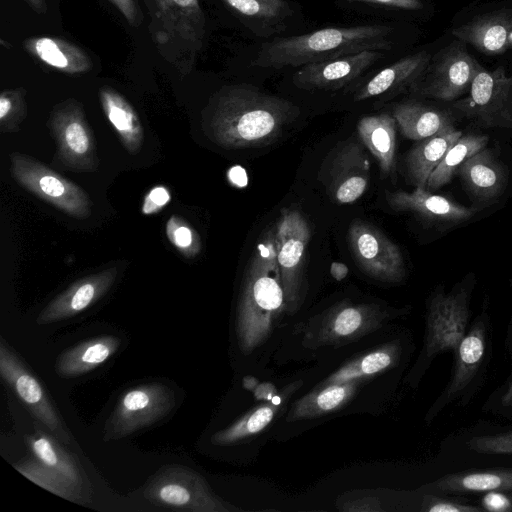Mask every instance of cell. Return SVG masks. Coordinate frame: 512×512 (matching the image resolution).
Segmentation results:
<instances>
[{"instance_id": "obj_1", "label": "cell", "mask_w": 512, "mask_h": 512, "mask_svg": "<svg viewBox=\"0 0 512 512\" xmlns=\"http://www.w3.org/2000/svg\"><path fill=\"white\" fill-rule=\"evenodd\" d=\"M299 114L292 102L240 84L221 88L204 113L209 137L229 149L266 146L275 142Z\"/></svg>"}, {"instance_id": "obj_2", "label": "cell", "mask_w": 512, "mask_h": 512, "mask_svg": "<svg viewBox=\"0 0 512 512\" xmlns=\"http://www.w3.org/2000/svg\"><path fill=\"white\" fill-rule=\"evenodd\" d=\"M393 28L371 24L330 27L311 33L279 37L262 44L251 65L259 68L302 67L365 50L393 47Z\"/></svg>"}, {"instance_id": "obj_3", "label": "cell", "mask_w": 512, "mask_h": 512, "mask_svg": "<svg viewBox=\"0 0 512 512\" xmlns=\"http://www.w3.org/2000/svg\"><path fill=\"white\" fill-rule=\"evenodd\" d=\"M285 311V297L277 262L275 230H268L256 246L241 287L236 334L240 349L249 353L270 334Z\"/></svg>"}, {"instance_id": "obj_4", "label": "cell", "mask_w": 512, "mask_h": 512, "mask_svg": "<svg viewBox=\"0 0 512 512\" xmlns=\"http://www.w3.org/2000/svg\"><path fill=\"white\" fill-rule=\"evenodd\" d=\"M148 30L159 54L181 75L195 66L206 34L199 0H143Z\"/></svg>"}, {"instance_id": "obj_5", "label": "cell", "mask_w": 512, "mask_h": 512, "mask_svg": "<svg viewBox=\"0 0 512 512\" xmlns=\"http://www.w3.org/2000/svg\"><path fill=\"white\" fill-rule=\"evenodd\" d=\"M10 162L14 179L36 197L74 218L90 216L92 202L81 187L26 154L11 153Z\"/></svg>"}, {"instance_id": "obj_6", "label": "cell", "mask_w": 512, "mask_h": 512, "mask_svg": "<svg viewBox=\"0 0 512 512\" xmlns=\"http://www.w3.org/2000/svg\"><path fill=\"white\" fill-rule=\"evenodd\" d=\"M147 498L156 505L193 512L238 510L227 505L196 471L179 465L162 467L149 481Z\"/></svg>"}, {"instance_id": "obj_7", "label": "cell", "mask_w": 512, "mask_h": 512, "mask_svg": "<svg viewBox=\"0 0 512 512\" xmlns=\"http://www.w3.org/2000/svg\"><path fill=\"white\" fill-rule=\"evenodd\" d=\"M172 388L161 382L144 383L126 390L106 421L104 441L125 438L151 426L167 416L175 407Z\"/></svg>"}, {"instance_id": "obj_8", "label": "cell", "mask_w": 512, "mask_h": 512, "mask_svg": "<svg viewBox=\"0 0 512 512\" xmlns=\"http://www.w3.org/2000/svg\"><path fill=\"white\" fill-rule=\"evenodd\" d=\"M274 230L285 311L291 314L301 306L304 298V265L311 229L299 210L285 208L281 211Z\"/></svg>"}, {"instance_id": "obj_9", "label": "cell", "mask_w": 512, "mask_h": 512, "mask_svg": "<svg viewBox=\"0 0 512 512\" xmlns=\"http://www.w3.org/2000/svg\"><path fill=\"white\" fill-rule=\"evenodd\" d=\"M469 315V291L465 286H457L447 294L438 292L432 297L419 357L423 367H427L440 353L455 351L466 334Z\"/></svg>"}, {"instance_id": "obj_10", "label": "cell", "mask_w": 512, "mask_h": 512, "mask_svg": "<svg viewBox=\"0 0 512 512\" xmlns=\"http://www.w3.org/2000/svg\"><path fill=\"white\" fill-rule=\"evenodd\" d=\"M468 92L452 106L458 113L480 126L512 127V77L503 67H482Z\"/></svg>"}, {"instance_id": "obj_11", "label": "cell", "mask_w": 512, "mask_h": 512, "mask_svg": "<svg viewBox=\"0 0 512 512\" xmlns=\"http://www.w3.org/2000/svg\"><path fill=\"white\" fill-rule=\"evenodd\" d=\"M481 68L459 40L431 56L425 71L411 88L426 97L453 101L469 91Z\"/></svg>"}, {"instance_id": "obj_12", "label": "cell", "mask_w": 512, "mask_h": 512, "mask_svg": "<svg viewBox=\"0 0 512 512\" xmlns=\"http://www.w3.org/2000/svg\"><path fill=\"white\" fill-rule=\"evenodd\" d=\"M388 312L376 304L339 303L305 328L306 346L342 345L377 329Z\"/></svg>"}, {"instance_id": "obj_13", "label": "cell", "mask_w": 512, "mask_h": 512, "mask_svg": "<svg viewBox=\"0 0 512 512\" xmlns=\"http://www.w3.org/2000/svg\"><path fill=\"white\" fill-rule=\"evenodd\" d=\"M48 124L63 166L76 171H93L97 168L99 161L95 139L78 101L68 99L56 105Z\"/></svg>"}, {"instance_id": "obj_14", "label": "cell", "mask_w": 512, "mask_h": 512, "mask_svg": "<svg viewBox=\"0 0 512 512\" xmlns=\"http://www.w3.org/2000/svg\"><path fill=\"white\" fill-rule=\"evenodd\" d=\"M348 239L355 262L367 275L393 283L405 277L401 250L376 226L355 219L349 226Z\"/></svg>"}, {"instance_id": "obj_15", "label": "cell", "mask_w": 512, "mask_h": 512, "mask_svg": "<svg viewBox=\"0 0 512 512\" xmlns=\"http://www.w3.org/2000/svg\"><path fill=\"white\" fill-rule=\"evenodd\" d=\"M0 375L26 408L60 441L69 436L39 380L29 371L5 340L0 339Z\"/></svg>"}, {"instance_id": "obj_16", "label": "cell", "mask_w": 512, "mask_h": 512, "mask_svg": "<svg viewBox=\"0 0 512 512\" xmlns=\"http://www.w3.org/2000/svg\"><path fill=\"white\" fill-rule=\"evenodd\" d=\"M370 163L362 145L353 139L339 143L325 163L323 182L338 204H351L366 191Z\"/></svg>"}, {"instance_id": "obj_17", "label": "cell", "mask_w": 512, "mask_h": 512, "mask_svg": "<svg viewBox=\"0 0 512 512\" xmlns=\"http://www.w3.org/2000/svg\"><path fill=\"white\" fill-rule=\"evenodd\" d=\"M487 328L485 321L477 319L455 349L452 377L442 394L432 405L427 420H432L468 387L485 359Z\"/></svg>"}, {"instance_id": "obj_18", "label": "cell", "mask_w": 512, "mask_h": 512, "mask_svg": "<svg viewBox=\"0 0 512 512\" xmlns=\"http://www.w3.org/2000/svg\"><path fill=\"white\" fill-rule=\"evenodd\" d=\"M384 56L376 50L311 63L302 66L293 76V83L305 90H328L340 88L359 77Z\"/></svg>"}, {"instance_id": "obj_19", "label": "cell", "mask_w": 512, "mask_h": 512, "mask_svg": "<svg viewBox=\"0 0 512 512\" xmlns=\"http://www.w3.org/2000/svg\"><path fill=\"white\" fill-rule=\"evenodd\" d=\"M116 277L117 269L111 267L76 280L42 309L36 323L46 325L81 313L108 292Z\"/></svg>"}, {"instance_id": "obj_20", "label": "cell", "mask_w": 512, "mask_h": 512, "mask_svg": "<svg viewBox=\"0 0 512 512\" xmlns=\"http://www.w3.org/2000/svg\"><path fill=\"white\" fill-rule=\"evenodd\" d=\"M388 206L397 212H411L422 218L437 222H461L471 218L477 208L466 207L441 195H436L426 188L413 192H386Z\"/></svg>"}, {"instance_id": "obj_21", "label": "cell", "mask_w": 512, "mask_h": 512, "mask_svg": "<svg viewBox=\"0 0 512 512\" xmlns=\"http://www.w3.org/2000/svg\"><path fill=\"white\" fill-rule=\"evenodd\" d=\"M452 34L482 52L501 53L512 40V11L482 15L454 28Z\"/></svg>"}, {"instance_id": "obj_22", "label": "cell", "mask_w": 512, "mask_h": 512, "mask_svg": "<svg viewBox=\"0 0 512 512\" xmlns=\"http://www.w3.org/2000/svg\"><path fill=\"white\" fill-rule=\"evenodd\" d=\"M23 48L32 57L66 74H83L93 68L90 56L78 45L50 36L30 37Z\"/></svg>"}, {"instance_id": "obj_23", "label": "cell", "mask_w": 512, "mask_h": 512, "mask_svg": "<svg viewBox=\"0 0 512 512\" xmlns=\"http://www.w3.org/2000/svg\"><path fill=\"white\" fill-rule=\"evenodd\" d=\"M457 172L469 193L482 201L498 197L506 187V172L487 148L466 159Z\"/></svg>"}, {"instance_id": "obj_24", "label": "cell", "mask_w": 512, "mask_h": 512, "mask_svg": "<svg viewBox=\"0 0 512 512\" xmlns=\"http://www.w3.org/2000/svg\"><path fill=\"white\" fill-rule=\"evenodd\" d=\"M121 345L114 335H102L78 343L56 359L55 372L62 378H74L95 370L112 357Z\"/></svg>"}, {"instance_id": "obj_25", "label": "cell", "mask_w": 512, "mask_h": 512, "mask_svg": "<svg viewBox=\"0 0 512 512\" xmlns=\"http://www.w3.org/2000/svg\"><path fill=\"white\" fill-rule=\"evenodd\" d=\"M430 59L427 51L401 58L374 75L356 92L354 99L362 101L412 86L421 77Z\"/></svg>"}, {"instance_id": "obj_26", "label": "cell", "mask_w": 512, "mask_h": 512, "mask_svg": "<svg viewBox=\"0 0 512 512\" xmlns=\"http://www.w3.org/2000/svg\"><path fill=\"white\" fill-rule=\"evenodd\" d=\"M462 135L453 125L422 139L407 154L406 167L415 187L426 188L429 176Z\"/></svg>"}, {"instance_id": "obj_27", "label": "cell", "mask_w": 512, "mask_h": 512, "mask_svg": "<svg viewBox=\"0 0 512 512\" xmlns=\"http://www.w3.org/2000/svg\"><path fill=\"white\" fill-rule=\"evenodd\" d=\"M102 109L118 134L121 143L130 154L141 150L144 130L133 106L115 89L102 86L99 89Z\"/></svg>"}, {"instance_id": "obj_28", "label": "cell", "mask_w": 512, "mask_h": 512, "mask_svg": "<svg viewBox=\"0 0 512 512\" xmlns=\"http://www.w3.org/2000/svg\"><path fill=\"white\" fill-rule=\"evenodd\" d=\"M396 124L393 115L381 113L365 116L357 125L361 142L376 158L381 171L387 175L395 168Z\"/></svg>"}, {"instance_id": "obj_29", "label": "cell", "mask_w": 512, "mask_h": 512, "mask_svg": "<svg viewBox=\"0 0 512 512\" xmlns=\"http://www.w3.org/2000/svg\"><path fill=\"white\" fill-rule=\"evenodd\" d=\"M426 489L443 493H472L512 491V469L464 471L448 474L425 486Z\"/></svg>"}, {"instance_id": "obj_30", "label": "cell", "mask_w": 512, "mask_h": 512, "mask_svg": "<svg viewBox=\"0 0 512 512\" xmlns=\"http://www.w3.org/2000/svg\"><path fill=\"white\" fill-rule=\"evenodd\" d=\"M392 115L401 133L411 140L420 141L452 126L450 115L418 102H404L394 106Z\"/></svg>"}, {"instance_id": "obj_31", "label": "cell", "mask_w": 512, "mask_h": 512, "mask_svg": "<svg viewBox=\"0 0 512 512\" xmlns=\"http://www.w3.org/2000/svg\"><path fill=\"white\" fill-rule=\"evenodd\" d=\"M252 30L270 35L292 14L286 0H221Z\"/></svg>"}, {"instance_id": "obj_32", "label": "cell", "mask_w": 512, "mask_h": 512, "mask_svg": "<svg viewBox=\"0 0 512 512\" xmlns=\"http://www.w3.org/2000/svg\"><path fill=\"white\" fill-rule=\"evenodd\" d=\"M358 384L359 379L324 384L317 391L299 399L289 412L288 420L318 417L340 408L353 396Z\"/></svg>"}, {"instance_id": "obj_33", "label": "cell", "mask_w": 512, "mask_h": 512, "mask_svg": "<svg viewBox=\"0 0 512 512\" xmlns=\"http://www.w3.org/2000/svg\"><path fill=\"white\" fill-rule=\"evenodd\" d=\"M27 443L32 454L41 464L62 475L82 490L84 480L79 466L54 439L42 432H37L28 437Z\"/></svg>"}, {"instance_id": "obj_34", "label": "cell", "mask_w": 512, "mask_h": 512, "mask_svg": "<svg viewBox=\"0 0 512 512\" xmlns=\"http://www.w3.org/2000/svg\"><path fill=\"white\" fill-rule=\"evenodd\" d=\"M487 143L488 137L485 135L462 134L429 176L426 189L431 192L447 184L459 166L466 159L484 149Z\"/></svg>"}, {"instance_id": "obj_35", "label": "cell", "mask_w": 512, "mask_h": 512, "mask_svg": "<svg viewBox=\"0 0 512 512\" xmlns=\"http://www.w3.org/2000/svg\"><path fill=\"white\" fill-rule=\"evenodd\" d=\"M398 355L395 345L371 352L357 360L349 362L337 370L324 382L325 384L342 383L364 376L379 373L394 365Z\"/></svg>"}, {"instance_id": "obj_36", "label": "cell", "mask_w": 512, "mask_h": 512, "mask_svg": "<svg viewBox=\"0 0 512 512\" xmlns=\"http://www.w3.org/2000/svg\"><path fill=\"white\" fill-rule=\"evenodd\" d=\"M14 467L32 482L62 498L77 502L82 496L81 489L37 459L19 462Z\"/></svg>"}, {"instance_id": "obj_37", "label": "cell", "mask_w": 512, "mask_h": 512, "mask_svg": "<svg viewBox=\"0 0 512 512\" xmlns=\"http://www.w3.org/2000/svg\"><path fill=\"white\" fill-rule=\"evenodd\" d=\"M276 404L262 405L211 437L215 445H229L262 431L273 419Z\"/></svg>"}, {"instance_id": "obj_38", "label": "cell", "mask_w": 512, "mask_h": 512, "mask_svg": "<svg viewBox=\"0 0 512 512\" xmlns=\"http://www.w3.org/2000/svg\"><path fill=\"white\" fill-rule=\"evenodd\" d=\"M166 234L172 245L187 258L195 257L201 250V240L198 233L177 215H172L168 219Z\"/></svg>"}, {"instance_id": "obj_39", "label": "cell", "mask_w": 512, "mask_h": 512, "mask_svg": "<svg viewBox=\"0 0 512 512\" xmlns=\"http://www.w3.org/2000/svg\"><path fill=\"white\" fill-rule=\"evenodd\" d=\"M23 88L6 89L0 95V125L2 130L13 131L27 113Z\"/></svg>"}, {"instance_id": "obj_40", "label": "cell", "mask_w": 512, "mask_h": 512, "mask_svg": "<svg viewBox=\"0 0 512 512\" xmlns=\"http://www.w3.org/2000/svg\"><path fill=\"white\" fill-rule=\"evenodd\" d=\"M469 447L484 454L512 455V431L495 435L475 436Z\"/></svg>"}, {"instance_id": "obj_41", "label": "cell", "mask_w": 512, "mask_h": 512, "mask_svg": "<svg viewBox=\"0 0 512 512\" xmlns=\"http://www.w3.org/2000/svg\"><path fill=\"white\" fill-rule=\"evenodd\" d=\"M422 510L427 512H478L483 509L448 499L429 497L424 503Z\"/></svg>"}, {"instance_id": "obj_42", "label": "cell", "mask_w": 512, "mask_h": 512, "mask_svg": "<svg viewBox=\"0 0 512 512\" xmlns=\"http://www.w3.org/2000/svg\"><path fill=\"white\" fill-rule=\"evenodd\" d=\"M171 196L169 190L164 186H155L145 196L142 213L146 215L159 212L170 202Z\"/></svg>"}, {"instance_id": "obj_43", "label": "cell", "mask_w": 512, "mask_h": 512, "mask_svg": "<svg viewBox=\"0 0 512 512\" xmlns=\"http://www.w3.org/2000/svg\"><path fill=\"white\" fill-rule=\"evenodd\" d=\"M490 491L481 499V505L484 510L493 512L512 511V491Z\"/></svg>"}, {"instance_id": "obj_44", "label": "cell", "mask_w": 512, "mask_h": 512, "mask_svg": "<svg viewBox=\"0 0 512 512\" xmlns=\"http://www.w3.org/2000/svg\"><path fill=\"white\" fill-rule=\"evenodd\" d=\"M122 14L128 24L139 27L143 21V14L136 0H108Z\"/></svg>"}, {"instance_id": "obj_45", "label": "cell", "mask_w": 512, "mask_h": 512, "mask_svg": "<svg viewBox=\"0 0 512 512\" xmlns=\"http://www.w3.org/2000/svg\"><path fill=\"white\" fill-rule=\"evenodd\" d=\"M350 2H364L404 10H420L423 5L420 0H349Z\"/></svg>"}, {"instance_id": "obj_46", "label": "cell", "mask_w": 512, "mask_h": 512, "mask_svg": "<svg viewBox=\"0 0 512 512\" xmlns=\"http://www.w3.org/2000/svg\"><path fill=\"white\" fill-rule=\"evenodd\" d=\"M342 510L345 511H379L383 510L380 507L379 500L376 498H364L360 500H355L354 502L347 503L346 507H343Z\"/></svg>"}, {"instance_id": "obj_47", "label": "cell", "mask_w": 512, "mask_h": 512, "mask_svg": "<svg viewBox=\"0 0 512 512\" xmlns=\"http://www.w3.org/2000/svg\"><path fill=\"white\" fill-rule=\"evenodd\" d=\"M254 396L258 400L271 401L276 396V388L271 383L258 384L254 389Z\"/></svg>"}, {"instance_id": "obj_48", "label": "cell", "mask_w": 512, "mask_h": 512, "mask_svg": "<svg viewBox=\"0 0 512 512\" xmlns=\"http://www.w3.org/2000/svg\"><path fill=\"white\" fill-rule=\"evenodd\" d=\"M348 272V267L341 262H333L331 264L330 273L332 277L338 281L343 280L347 276Z\"/></svg>"}, {"instance_id": "obj_49", "label": "cell", "mask_w": 512, "mask_h": 512, "mask_svg": "<svg viewBox=\"0 0 512 512\" xmlns=\"http://www.w3.org/2000/svg\"><path fill=\"white\" fill-rule=\"evenodd\" d=\"M37 14L44 15L47 12L46 0H24Z\"/></svg>"}, {"instance_id": "obj_50", "label": "cell", "mask_w": 512, "mask_h": 512, "mask_svg": "<svg viewBox=\"0 0 512 512\" xmlns=\"http://www.w3.org/2000/svg\"><path fill=\"white\" fill-rule=\"evenodd\" d=\"M501 403L503 404V406L512 405V381L507 385L506 389L504 390L501 397Z\"/></svg>"}, {"instance_id": "obj_51", "label": "cell", "mask_w": 512, "mask_h": 512, "mask_svg": "<svg viewBox=\"0 0 512 512\" xmlns=\"http://www.w3.org/2000/svg\"><path fill=\"white\" fill-rule=\"evenodd\" d=\"M258 385L257 380L254 377H246L243 379V387L246 389H254Z\"/></svg>"}]
</instances>
